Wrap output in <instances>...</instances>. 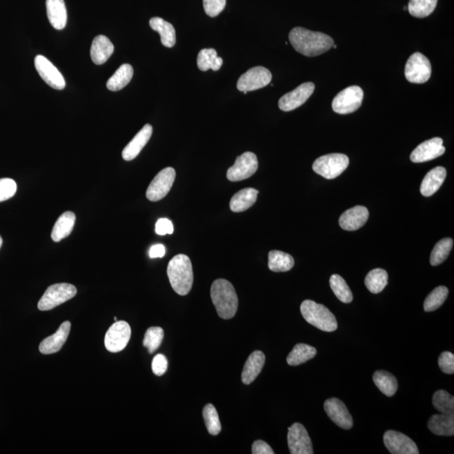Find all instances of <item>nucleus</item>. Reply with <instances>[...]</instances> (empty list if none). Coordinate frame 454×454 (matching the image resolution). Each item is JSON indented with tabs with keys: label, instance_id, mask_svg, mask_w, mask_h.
I'll return each instance as SVG.
<instances>
[{
	"label": "nucleus",
	"instance_id": "nucleus-1",
	"mask_svg": "<svg viewBox=\"0 0 454 454\" xmlns=\"http://www.w3.org/2000/svg\"><path fill=\"white\" fill-rule=\"evenodd\" d=\"M290 41L296 52L306 57H315L325 53L334 45L328 34L295 27L288 34Z\"/></svg>",
	"mask_w": 454,
	"mask_h": 454
},
{
	"label": "nucleus",
	"instance_id": "nucleus-2",
	"mask_svg": "<svg viewBox=\"0 0 454 454\" xmlns=\"http://www.w3.org/2000/svg\"><path fill=\"white\" fill-rule=\"evenodd\" d=\"M210 296L219 317L225 320L235 317L238 308V297L229 281L222 279L214 281Z\"/></svg>",
	"mask_w": 454,
	"mask_h": 454
},
{
	"label": "nucleus",
	"instance_id": "nucleus-3",
	"mask_svg": "<svg viewBox=\"0 0 454 454\" xmlns=\"http://www.w3.org/2000/svg\"><path fill=\"white\" fill-rule=\"evenodd\" d=\"M167 272L171 286L177 294L186 295L190 293L194 282L190 257L184 254L175 256L169 261Z\"/></svg>",
	"mask_w": 454,
	"mask_h": 454
},
{
	"label": "nucleus",
	"instance_id": "nucleus-4",
	"mask_svg": "<svg viewBox=\"0 0 454 454\" xmlns=\"http://www.w3.org/2000/svg\"><path fill=\"white\" fill-rule=\"evenodd\" d=\"M301 313L308 323L323 332L332 333L337 329L336 317L321 304L306 299L302 304Z\"/></svg>",
	"mask_w": 454,
	"mask_h": 454
},
{
	"label": "nucleus",
	"instance_id": "nucleus-5",
	"mask_svg": "<svg viewBox=\"0 0 454 454\" xmlns=\"http://www.w3.org/2000/svg\"><path fill=\"white\" fill-rule=\"evenodd\" d=\"M349 165L347 155L332 153L319 157L314 161L313 170L326 179H333L340 176Z\"/></svg>",
	"mask_w": 454,
	"mask_h": 454
},
{
	"label": "nucleus",
	"instance_id": "nucleus-6",
	"mask_svg": "<svg viewBox=\"0 0 454 454\" xmlns=\"http://www.w3.org/2000/svg\"><path fill=\"white\" fill-rule=\"evenodd\" d=\"M76 294L77 288L72 284L66 283L53 284L49 286L42 295L38 303V309L42 311L52 310L74 298Z\"/></svg>",
	"mask_w": 454,
	"mask_h": 454
},
{
	"label": "nucleus",
	"instance_id": "nucleus-7",
	"mask_svg": "<svg viewBox=\"0 0 454 454\" xmlns=\"http://www.w3.org/2000/svg\"><path fill=\"white\" fill-rule=\"evenodd\" d=\"M364 99V91L359 86H351L340 92L333 101V110L340 115L353 113L359 109Z\"/></svg>",
	"mask_w": 454,
	"mask_h": 454
},
{
	"label": "nucleus",
	"instance_id": "nucleus-8",
	"mask_svg": "<svg viewBox=\"0 0 454 454\" xmlns=\"http://www.w3.org/2000/svg\"><path fill=\"white\" fill-rule=\"evenodd\" d=\"M406 78L413 83L428 82L432 75V65L428 57L415 52L408 59L405 68Z\"/></svg>",
	"mask_w": 454,
	"mask_h": 454
},
{
	"label": "nucleus",
	"instance_id": "nucleus-9",
	"mask_svg": "<svg viewBox=\"0 0 454 454\" xmlns=\"http://www.w3.org/2000/svg\"><path fill=\"white\" fill-rule=\"evenodd\" d=\"M259 168V161L253 152H246L237 157L236 163L226 172V177L232 182H238L252 177Z\"/></svg>",
	"mask_w": 454,
	"mask_h": 454
},
{
	"label": "nucleus",
	"instance_id": "nucleus-10",
	"mask_svg": "<svg viewBox=\"0 0 454 454\" xmlns=\"http://www.w3.org/2000/svg\"><path fill=\"white\" fill-rule=\"evenodd\" d=\"M176 172L172 168L163 169L155 178L148 188L147 198L150 201L157 202L163 199L171 190L172 184L175 183Z\"/></svg>",
	"mask_w": 454,
	"mask_h": 454
},
{
	"label": "nucleus",
	"instance_id": "nucleus-11",
	"mask_svg": "<svg viewBox=\"0 0 454 454\" xmlns=\"http://www.w3.org/2000/svg\"><path fill=\"white\" fill-rule=\"evenodd\" d=\"M132 336V329L126 322H115L107 330L105 345L108 351L119 353L125 349Z\"/></svg>",
	"mask_w": 454,
	"mask_h": 454
},
{
	"label": "nucleus",
	"instance_id": "nucleus-12",
	"mask_svg": "<svg viewBox=\"0 0 454 454\" xmlns=\"http://www.w3.org/2000/svg\"><path fill=\"white\" fill-rule=\"evenodd\" d=\"M272 74L264 67H254L242 75L237 82V90L249 92L260 90L271 83Z\"/></svg>",
	"mask_w": 454,
	"mask_h": 454
},
{
	"label": "nucleus",
	"instance_id": "nucleus-13",
	"mask_svg": "<svg viewBox=\"0 0 454 454\" xmlns=\"http://www.w3.org/2000/svg\"><path fill=\"white\" fill-rule=\"evenodd\" d=\"M288 445L291 454H313V447L309 434L301 423L288 428Z\"/></svg>",
	"mask_w": 454,
	"mask_h": 454
},
{
	"label": "nucleus",
	"instance_id": "nucleus-14",
	"mask_svg": "<svg viewBox=\"0 0 454 454\" xmlns=\"http://www.w3.org/2000/svg\"><path fill=\"white\" fill-rule=\"evenodd\" d=\"M34 67L41 78L48 84L50 87L57 90H61L66 87V82L63 75L59 71L47 57L38 55L34 59Z\"/></svg>",
	"mask_w": 454,
	"mask_h": 454
},
{
	"label": "nucleus",
	"instance_id": "nucleus-15",
	"mask_svg": "<svg viewBox=\"0 0 454 454\" xmlns=\"http://www.w3.org/2000/svg\"><path fill=\"white\" fill-rule=\"evenodd\" d=\"M384 445L392 454H418L417 444L409 437L396 431H387L384 435Z\"/></svg>",
	"mask_w": 454,
	"mask_h": 454
},
{
	"label": "nucleus",
	"instance_id": "nucleus-16",
	"mask_svg": "<svg viewBox=\"0 0 454 454\" xmlns=\"http://www.w3.org/2000/svg\"><path fill=\"white\" fill-rule=\"evenodd\" d=\"M315 90V84L313 83H304L295 90L284 95L281 97L279 101V107L281 110L288 111L297 109L305 103L308 99L313 95Z\"/></svg>",
	"mask_w": 454,
	"mask_h": 454
},
{
	"label": "nucleus",
	"instance_id": "nucleus-17",
	"mask_svg": "<svg viewBox=\"0 0 454 454\" xmlns=\"http://www.w3.org/2000/svg\"><path fill=\"white\" fill-rule=\"evenodd\" d=\"M445 151L442 138L434 137L419 145L411 154V160L417 164L425 163L444 155Z\"/></svg>",
	"mask_w": 454,
	"mask_h": 454
},
{
	"label": "nucleus",
	"instance_id": "nucleus-18",
	"mask_svg": "<svg viewBox=\"0 0 454 454\" xmlns=\"http://www.w3.org/2000/svg\"><path fill=\"white\" fill-rule=\"evenodd\" d=\"M324 409L335 424L345 430L353 428V420L352 415L349 413L347 406L339 399L330 398L326 399L324 404Z\"/></svg>",
	"mask_w": 454,
	"mask_h": 454
},
{
	"label": "nucleus",
	"instance_id": "nucleus-19",
	"mask_svg": "<svg viewBox=\"0 0 454 454\" xmlns=\"http://www.w3.org/2000/svg\"><path fill=\"white\" fill-rule=\"evenodd\" d=\"M71 323L64 322L61 323L60 328L57 332L41 342L39 346L40 352L42 354H53L59 352L67 342L69 333H70Z\"/></svg>",
	"mask_w": 454,
	"mask_h": 454
},
{
	"label": "nucleus",
	"instance_id": "nucleus-20",
	"mask_svg": "<svg viewBox=\"0 0 454 454\" xmlns=\"http://www.w3.org/2000/svg\"><path fill=\"white\" fill-rule=\"evenodd\" d=\"M368 210L366 207L357 206L346 210L339 218V225L346 230H359L365 225L368 219Z\"/></svg>",
	"mask_w": 454,
	"mask_h": 454
},
{
	"label": "nucleus",
	"instance_id": "nucleus-21",
	"mask_svg": "<svg viewBox=\"0 0 454 454\" xmlns=\"http://www.w3.org/2000/svg\"><path fill=\"white\" fill-rule=\"evenodd\" d=\"M152 126L150 124L145 125L142 129L133 138L130 144L123 150L122 157L126 161H132L139 155L141 150L151 138L152 135Z\"/></svg>",
	"mask_w": 454,
	"mask_h": 454
},
{
	"label": "nucleus",
	"instance_id": "nucleus-22",
	"mask_svg": "<svg viewBox=\"0 0 454 454\" xmlns=\"http://www.w3.org/2000/svg\"><path fill=\"white\" fill-rule=\"evenodd\" d=\"M114 45L106 36H97L92 42L90 56L94 63L102 65L110 59L114 52Z\"/></svg>",
	"mask_w": 454,
	"mask_h": 454
},
{
	"label": "nucleus",
	"instance_id": "nucleus-23",
	"mask_svg": "<svg viewBox=\"0 0 454 454\" xmlns=\"http://www.w3.org/2000/svg\"><path fill=\"white\" fill-rule=\"evenodd\" d=\"M447 176V171L444 167H436L428 172L423 179L421 186V194L425 197H430L440 190Z\"/></svg>",
	"mask_w": 454,
	"mask_h": 454
},
{
	"label": "nucleus",
	"instance_id": "nucleus-24",
	"mask_svg": "<svg viewBox=\"0 0 454 454\" xmlns=\"http://www.w3.org/2000/svg\"><path fill=\"white\" fill-rule=\"evenodd\" d=\"M47 12L49 22L56 30L66 27L68 14L64 0H47Z\"/></svg>",
	"mask_w": 454,
	"mask_h": 454
},
{
	"label": "nucleus",
	"instance_id": "nucleus-25",
	"mask_svg": "<svg viewBox=\"0 0 454 454\" xmlns=\"http://www.w3.org/2000/svg\"><path fill=\"white\" fill-rule=\"evenodd\" d=\"M265 363V355L263 352L255 351L249 356L244 365L241 374L242 382L250 384L259 375Z\"/></svg>",
	"mask_w": 454,
	"mask_h": 454
},
{
	"label": "nucleus",
	"instance_id": "nucleus-26",
	"mask_svg": "<svg viewBox=\"0 0 454 454\" xmlns=\"http://www.w3.org/2000/svg\"><path fill=\"white\" fill-rule=\"evenodd\" d=\"M428 429L437 436H453L454 415H433L428 421Z\"/></svg>",
	"mask_w": 454,
	"mask_h": 454
},
{
	"label": "nucleus",
	"instance_id": "nucleus-27",
	"mask_svg": "<svg viewBox=\"0 0 454 454\" xmlns=\"http://www.w3.org/2000/svg\"><path fill=\"white\" fill-rule=\"evenodd\" d=\"M259 190L248 188L234 195L230 202V208L235 213H244L251 208L257 201Z\"/></svg>",
	"mask_w": 454,
	"mask_h": 454
},
{
	"label": "nucleus",
	"instance_id": "nucleus-28",
	"mask_svg": "<svg viewBox=\"0 0 454 454\" xmlns=\"http://www.w3.org/2000/svg\"><path fill=\"white\" fill-rule=\"evenodd\" d=\"M149 24L153 30L160 34L161 44L164 47L169 48L175 47L176 32L174 26L160 17L152 18Z\"/></svg>",
	"mask_w": 454,
	"mask_h": 454
},
{
	"label": "nucleus",
	"instance_id": "nucleus-29",
	"mask_svg": "<svg viewBox=\"0 0 454 454\" xmlns=\"http://www.w3.org/2000/svg\"><path fill=\"white\" fill-rule=\"evenodd\" d=\"M76 215L72 211H66L57 219L52 232V240L59 242L69 236L74 229Z\"/></svg>",
	"mask_w": 454,
	"mask_h": 454
},
{
	"label": "nucleus",
	"instance_id": "nucleus-30",
	"mask_svg": "<svg viewBox=\"0 0 454 454\" xmlns=\"http://www.w3.org/2000/svg\"><path fill=\"white\" fill-rule=\"evenodd\" d=\"M134 75L132 65L128 63L122 64L113 76L108 80L106 86L110 91H119L125 88L130 82Z\"/></svg>",
	"mask_w": 454,
	"mask_h": 454
},
{
	"label": "nucleus",
	"instance_id": "nucleus-31",
	"mask_svg": "<svg viewBox=\"0 0 454 454\" xmlns=\"http://www.w3.org/2000/svg\"><path fill=\"white\" fill-rule=\"evenodd\" d=\"M293 257L286 253L271 251L268 253V268L273 272H287L294 267Z\"/></svg>",
	"mask_w": 454,
	"mask_h": 454
},
{
	"label": "nucleus",
	"instance_id": "nucleus-32",
	"mask_svg": "<svg viewBox=\"0 0 454 454\" xmlns=\"http://www.w3.org/2000/svg\"><path fill=\"white\" fill-rule=\"evenodd\" d=\"M375 386L379 388L384 395L391 397L398 390V382L395 377L391 373L379 371L373 376Z\"/></svg>",
	"mask_w": 454,
	"mask_h": 454
},
{
	"label": "nucleus",
	"instance_id": "nucleus-33",
	"mask_svg": "<svg viewBox=\"0 0 454 454\" xmlns=\"http://www.w3.org/2000/svg\"><path fill=\"white\" fill-rule=\"evenodd\" d=\"M317 353V349L314 347L305 344H299L295 345L291 353L288 354L287 363L290 366H297V365L313 359Z\"/></svg>",
	"mask_w": 454,
	"mask_h": 454
},
{
	"label": "nucleus",
	"instance_id": "nucleus-34",
	"mask_svg": "<svg viewBox=\"0 0 454 454\" xmlns=\"http://www.w3.org/2000/svg\"><path fill=\"white\" fill-rule=\"evenodd\" d=\"M223 64L221 57H218L217 52L213 48L202 49L197 57L198 68L206 72L209 69L218 71Z\"/></svg>",
	"mask_w": 454,
	"mask_h": 454
},
{
	"label": "nucleus",
	"instance_id": "nucleus-35",
	"mask_svg": "<svg viewBox=\"0 0 454 454\" xmlns=\"http://www.w3.org/2000/svg\"><path fill=\"white\" fill-rule=\"evenodd\" d=\"M365 286L373 294L383 291L388 284V273L382 268L373 269L365 278Z\"/></svg>",
	"mask_w": 454,
	"mask_h": 454
},
{
	"label": "nucleus",
	"instance_id": "nucleus-36",
	"mask_svg": "<svg viewBox=\"0 0 454 454\" xmlns=\"http://www.w3.org/2000/svg\"><path fill=\"white\" fill-rule=\"evenodd\" d=\"M438 0H410L407 9L414 17H429L436 9Z\"/></svg>",
	"mask_w": 454,
	"mask_h": 454
},
{
	"label": "nucleus",
	"instance_id": "nucleus-37",
	"mask_svg": "<svg viewBox=\"0 0 454 454\" xmlns=\"http://www.w3.org/2000/svg\"><path fill=\"white\" fill-rule=\"evenodd\" d=\"M330 286L333 293L340 302L345 304L353 302V293L346 281L338 275H333L330 278Z\"/></svg>",
	"mask_w": 454,
	"mask_h": 454
},
{
	"label": "nucleus",
	"instance_id": "nucleus-38",
	"mask_svg": "<svg viewBox=\"0 0 454 454\" xmlns=\"http://www.w3.org/2000/svg\"><path fill=\"white\" fill-rule=\"evenodd\" d=\"M453 241L451 238H444L438 241L431 253L430 263L433 266H437L448 259L453 248Z\"/></svg>",
	"mask_w": 454,
	"mask_h": 454
},
{
	"label": "nucleus",
	"instance_id": "nucleus-39",
	"mask_svg": "<svg viewBox=\"0 0 454 454\" xmlns=\"http://www.w3.org/2000/svg\"><path fill=\"white\" fill-rule=\"evenodd\" d=\"M203 417L208 432L213 436H217L221 431L220 418L217 409L213 404H207L203 409Z\"/></svg>",
	"mask_w": 454,
	"mask_h": 454
},
{
	"label": "nucleus",
	"instance_id": "nucleus-40",
	"mask_svg": "<svg viewBox=\"0 0 454 454\" xmlns=\"http://www.w3.org/2000/svg\"><path fill=\"white\" fill-rule=\"evenodd\" d=\"M448 290L447 287L440 286L433 290L425 299L424 310L431 313L440 308L448 298Z\"/></svg>",
	"mask_w": 454,
	"mask_h": 454
},
{
	"label": "nucleus",
	"instance_id": "nucleus-41",
	"mask_svg": "<svg viewBox=\"0 0 454 454\" xmlns=\"http://www.w3.org/2000/svg\"><path fill=\"white\" fill-rule=\"evenodd\" d=\"M435 408L442 414L454 413V398L448 392L441 390L435 392L433 397Z\"/></svg>",
	"mask_w": 454,
	"mask_h": 454
},
{
	"label": "nucleus",
	"instance_id": "nucleus-42",
	"mask_svg": "<svg viewBox=\"0 0 454 454\" xmlns=\"http://www.w3.org/2000/svg\"><path fill=\"white\" fill-rule=\"evenodd\" d=\"M164 330L157 326H152L148 329L145 334L144 346L148 349L149 353H153L159 349L164 340Z\"/></svg>",
	"mask_w": 454,
	"mask_h": 454
},
{
	"label": "nucleus",
	"instance_id": "nucleus-43",
	"mask_svg": "<svg viewBox=\"0 0 454 454\" xmlns=\"http://www.w3.org/2000/svg\"><path fill=\"white\" fill-rule=\"evenodd\" d=\"M17 184L11 179H0V202L12 198L17 193Z\"/></svg>",
	"mask_w": 454,
	"mask_h": 454
},
{
	"label": "nucleus",
	"instance_id": "nucleus-44",
	"mask_svg": "<svg viewBox=\"0 0 454 454\" xmlns=\"http://www.w3.org/2000/svg\"><path fill=\"white\" fill-rule=\"evenodd\" d=\"M226 0H203L205 12L210 17H217L225 9Z\"/></svg>",
	"mask_w": 454,
	"mask_h": 454
},
{
	"label": "nucleus",
	"instance_id": "nucleus-45",
	"mask_svg": "<svg viewBox=\"0 0 454 454\" xmlns=\"http://www.w3.org/2000/svg\"><path fill=\"white\" fill-rule=\"evenodd\" d=\"M438 365L441 371L447 375L454 373V355L451 352H444L438 359Z\"/></svg>",
	"mask_w": 454,
	"mask_h": 454
},
{
	"label": "nucleus",
	"instance_id": "nucleus-46",
	"mask_svg": "<svg viewBox=\"0 0 454 454\" xmlns=\"http://www.w3.org/2000/svg\"><path fill=\"white\" fill-rule=\"evenodd\" d=\"M152 368L154 375L161 376L168 369V360L163 354H157L152 360Z\"/></svg>",
	"mask_w": 454,
	"mask_h": 454
},
{
	"label": "nucleus",
	"instance_id": "nucleus-47",
	"mask_svg": "<svg viewBox=\"0 0 454 454\" xmlns=\"http://www.w3.org/2000/svg\"><path fill=\"white\" fill-rule=\"evenodd\" d=\"M156 233L157 234L164 236V235H171L174 233V225L170 220L166 218H161L156 223Z\"/></svg>",
	"mask_w": 454,
	"mask_h": 454
},
{
	"label": "nucleus",
	"instance_id": "nucleus-48",
	"mask_svg": "<svg viewBox=\"0 0 454 454\" xmlns=\"http://www.w3.org/2000/svg\"><path fill=\"white\" fill-rule=\"evenodd\" d=\"M253 454H274L270 446L267 442L261 440H257L253 442L252 447Z\"/></svg>",
	"mask_w": 454,
	"mask_h": 454
},
{
	"label": "nucleus",
	"instance_id": "nucleus-49",
	"mask_svg": "<svg viewBox=\"0 0 454 454\" xmlns=\"http://www.w3.org/2000/svg\"><path fill=\"white\" fill-rule=\"evenodd\" d=\"M166 253V249L163 244H157L152 246L150 249L149 256L151 259H157V257H163Z\"/></svg>",
	"mask_w": 454,
	"mask_h": 454
},
{
	"label": "nucleus",
	"instance_id": "nucleus-50",
	"mask_svg": "<svg viewBox=\"0 0 454 454\" xmlns=\"http://www.w3.org/2000/svg\"><path fill=\"white\" fill-rule=\"evenodd\" d=\"M2 244H3L2 237H0V248H1V247H2Z\"/></svg>",
	"mask_w": 454,
	"mask_h": 454
},
{
	"label": "nucleus",
	"instance_id": "nucleus-51",
	"mask_svg": "<svg viewBox=\"0 0 454 454\" xmlns=\"http://www.w3.org/2000/svg\"><path fill=\"white\" fill-rule=\"evenodd\" d=\"M114 320H115V322H117V317H115V318H114Z\"/></svg>",
	"mask_w": 454,
	"mask_h": 454
}]
</instances>
